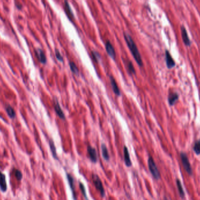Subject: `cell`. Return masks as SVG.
<instances>
[{
  "label": "cell",
  "mask_w": 200,
  "mask_h": 200,
  "mask_svg": "<svg viewBox=\"0 0 200 200\" xmlns=\"http://www.w3.org/2000/svg\"><path fill=\"white\" fill-rule=\"evenodd\" d=\"M194 151L197 154H200V140L195 142L194 145Z\"/></svg>",
  "instance_id": "21"
},
{
  "label": "cell",
  "mask_w": 200,
  "mask_h": 200,
  "mask_svg": "<svg viewBox=\"0 0 200 200\" xmlns=\"http://www.w3.org/2000/svg\"><path fill=\"white\" fill-rule=\"evenodd\" d=\"M124 36L126 41V43L129 49H130L133 58H134L135 60L136 61V63L139 65V66H143L142 59L140 52L139 51V49L136 44L135 43L134 41L133 40L131 36L127 32L124 33Z\"/></svg>",
  "instance_id": "1"
},
{
  "label": "cell",
  "mask_w": 200,
  "mask_h": 200,
  "mask_svg": "<svg viewBox=\"0 0 200 200\" xmlns=\"http://www.w3.org/2000/svg\"><path fill=\"white\" fill-rule=\"evenodd\" d=\"M53 106H54L55 110L58 115V116L62 119H65V115L63 112V110L61 109L59 103V101L56 98H54L53 99Z\"/></svg>",
  "instance_id": "6"
},
{
  "label": "cell",
  "mask_w": 200,
  "mask_h": 200,
  "mask_svg": "<svg viewBox=\"0 0 200 200\" xmlns=\"http://www.w3.org/2000/svg\"><path fill=\"white\" fill-rule=\"evenodd\" d=\"M124 161L126 166L127 167H130L132 166V162H131V160L130 158V155H129L128 149L126 146H124Z\"/></svg>",
  "instance_id": "15"
},
{
  "label": "cell",
  "mask_w": 200,
  "mask_h": 200,
  "mask_svg": "<svg viewBox=\"0 0 200 200\" xmlns=\"http://www.w3.org/2000/svg\"><path fill=\"white\" fill-rule=\"evenodd\" d=\"M92 179L93 183H94L97 190L99 191L102 197H104L105 196V190L104 189L100 177L96 174H92Z\"/></svg>",
  "instance_id": "3"
},
{
  "label": "cell",
  "mask_w": 200,
  "mask_h": 200,
  "mask_svg": "<svg viewBox=\"0 0 200 200\" xmlns=\"http://www.w3.org/2000/svg\"><path fill=\"white\" fill-rule=\"evenodd\" d=\"M14 174H15V176L16 177V178H17L18 180L19 181H21L22 178V172L18 170H14Z\"/></svg>",
  "instance_id": "25"
},
{
  "label": "cell",
  "mask_w": 200,
  "mask_h": 200,
  "mask_svg": "<svg viewBox=\"0 0 200 200\" xmlns=\"http://www.w3.org/2000/svg\"><path fill=\"white\" fill-rule=\"evenodd\" d=\"M6 111L8 114V116L13 119V118H14L15 117V110H14V109H13L11 106L10 105H7L6 106Z\"/></svg>",
  "instance_id": "18"
},
{
  "label": "cell",
  "mask_w": 200,
  "mask_h": 200,
  "mask_svg": "<svg viewBox=\"0 0 200 200\" xmlns=\"http://www.w3.org/2000/svg\"><path fill=\"white\" fill-rule=\"evenodd\" d=\"M179 98V95L177 93H170L168 96V102L170 106H173L178 100Z\"/></svg>",
  "instance_id": "14"
},
{
  "label": "cell",
  "mask_w": 200,
  "mask_h": 200,
  "mask_svg": "<svg viewBox=\"0 0 200 200\" xmlns=\"http://www.w3.org/2000/svg\"><path fill=\"white\" fill-rule=\"evenodd\" d=\"M55 54H56V58L58 59V61H59L60 62H63V58L62 55H61V54H60L59 51L58 49H56Z\"/></svg>",
  "instance_id": "27"
},
{
  "label": "cell",
  "mask_w": 200,
  "mask_h": 200,
  "mask_svg": "<svg viewBox=\"0 0 200 200\" xmlns=\"http://www.w3.org/2000/svg\"><path fill=\"white\" fill-rule=\"evenodd\" d=\"M180 157H181V162L183 165V167L185 169V170L188 172V174L190 176L192 175L193 172H192V168H191V164L190 163V162L189 160V158L187 156V155L184 153H181L180 154Z\"/></svg>",
  "instance_id": "4"
},
{
  "label": "cell",
  "mask_w": 200,
  "mask_h": 200,
  "mask_svg": "<svg viewBox=\"0 0 200 200\" xmlns=\"http://www.w3.org/2000/svg\"><path fill=\"white\" fill-rule=\"evenodd\" d=\"M165 55H166V63L167 67L168 69H172L173 68H174L176 65V62L175 60L173 59L172 58L171 54H170V52L169 51L166 50L165 52Z\"/></svg>",
  "instance_id": "7"
},
{
  "label": "cell",
  "mask_w": 200,
  "mask_h": 200,
  "mask_svg": "<svg viewBox=\"0 0 200 200\" xmlns=\"http://www.w3.org/2000/svg\"><path fill=\"white\" fill-rule=\"evenodd\" d=\"M127 66H128V70H129V71L130 72H131L132 73H135V68H134V66H133V65H132V62L130 61H128V62Z\"/></svg>",
  "instance_id": "24"
},
{
  "label": "cell",
  "mask_w": 200,
  "mask_h": 200,
  "mask_svg": "<svg viewBox=\"0 0 200 200\" xmlns=\"http://www.w3.org/2000/svg\"><path fill=\"white\" fill-rule=\"evenodd\" d=\"M105 49L106 51V52L108 54V55L113 59H115L116 58V53L115 49L111 43L110 41H107L105 43Z\"/></svg>",
  "instance_id": "8"
},
{
  "label": "cell",
  "mask_w": 200,
  "mask_h": 200,
  "mask_svg": "<svg viewBox=\"0 0 200 200\" xmlns=\"http://www.w3.org/2000/svg\"><path fill=\"white\" fill-rule=\"evenodd\" d=\"M181 33L182 39H183L184 44L187 46H190L191 45V42L190 39L189 38V36L188 35L187 32L185 28L183 25H182L181 26Z\"/></svg>",
  "instance_id": "5"
},
{
  "label": "cell",
  "mask_w": 200,
  "mask_h": 200,
  "mask_svg": "<svg viewBox=\"0 0 200 200\" xmlns=\"http://www.w3.org/2000/svg\"><path fill=\"white\" fill-rule=\"evenodd\" d=\"M64 4H65V7H66V9L67 10V11H68V14H69L72 17H74V15H73V13L71 9V7L69 5V3L68 2V1H65L64 2Z\"/></svg>",
  "instance_id": "23"
},
{
  "label": "cell",
  "mask_w": 200,
  "mask_h": 200,
  "mask_svg": "<svg viewBox=\"0 0 200 200\" xmlns=\"http://www.w3.org/2000/svg\"><path fill=\"white\" fill-rule=\"evenodd\" d=\"M0 189L3 192H5L7 190L5 176L1 171H0Z\"/></svg>",
  "instance_id": "11"
},
{
  "label": "cell",
  "mask_w": 200,
  "mask_h": 200,
  "mask_svg": "<svg viewBox=\"0 0 200 200\" xmlns=\"http://www.w3.org/2000/svg\"><path fill=\"white\" fill-rule=\"evenodd\" d=\"M101 150H102V154L103 158L105 160L108 161L110 160V155H109L108 149L104 144H101Z\"/></svg>",
  "instance_id": "17"
},
{
  "label": "cell",
  "mask_w": 200,
  "mask_h": 200,
  "mask_svg": "<svg viewBox=\"0 0 200 200\" xmlns=\"http://www.w3.org/2000/svg\"><path fill=\"white\" fill-rule=\"evenodd\" d=\"M35 53H36V56H37V57L40 62L43 64L46 63V61H47L46 57L45 56L44 52L42 49H37L35 51Z\"/></svg>",
  "instance_id": "12"
},
{
  "label": "cell",
  "mask_w": 200,
  "mask_h": 200,
  "mask_svg": "<svg viewBox=\"0 0 200 200\" xmlns=\"http://www.w3.org/2000/svg\"><path fill=\"white\" fill-rule=\"evenodd\" d=\"M79 185H80V190L82 191V194H83V196L84 197V198H86V200H88V198L87 196V194H86V189H85V187L84 185H83V183L82 182H80L79 183Z\"/></svg>",
  "instance_id": "22"
},
{
  "label": "cell",
  "mask_w": 200,
  "mask_h": 200,
  "mask_svg": "<svg viewBox=\"0 0 200 200\" xmlns=\"http://www.w3.org/2000/svg\"><path fill=\"white\" fill-rule=\"evenodd\" d=\"M87 151H88V153L91 160L93 163H96L97 162L98 158H97V154L96 149L94 148H93L91 145H88Z\"/></svg>",
  "instance_id": "9"
},
{
  "label": "cell",
  "mask_w": 200,
  "mask_h": 200,
  "mask_svg": "<svg viewBox=\"0 0 200 200\" xmlns=\"http://www.w3.org/2000/svg\"><path fill=\"white\" fill-rule=\"evenodd\" d=\"M110 82H111V86H112L113 92H114V93L116 96H120L121 95V92H120V90L117 85V84L115 81V79L114 78L113 76H110Z\"/></svg>",
  "instance_id": "13"
},
{
  "label": "cell",
  "mask_w": 200,
  "mask_h": 200,
  "mask_svg": "<svg viewBox=\"0 0 200 200\" xmlns=\"http://www.w3.org/2000/svg\"><path fill=\"white\" fill-rule=\"evenodd\" d=\"M67 178H68L70 187L72 190V193H73V197L74 200H76V194H75V187H74V180L73 177V176L70 174H67Z\"/></svg>",
  "instance_id": "10"
},
{
  "label": "cell",
  "mask_w": 200,
  "mask_h": 200,
  "mask_svg": "<svg viewBox=\"0 0 200 200\" xmlns=\"http://www.w3.org/2000/svg\"><path fill=\"white\" fill-rule=\"evenodd\" d=\"M49 144L50 150L52 152L53 158L56 160H58V154L56 153V147H55L54 142H53V141L52 140L50 139V140H49Z\"/></svg>",
  "instance_id": "16"
},
{
  "label": "cell",
  "mask_w": 200,
  "mask_h": 200,
  "mask_svg": "<svg viewBox=\"0 0 200 200\" xmlns=\"http://www.w3.org/2000/svg\"><path fill=\"white\" fill-rule=\"evenodd\" d=\"M92 56L93 57V58H94V61L96 62H98V60L101 58L100 57V55L98 54V53L96 51H92Z\"/></svg>",
  "instance_id": "26"
},
{
  "label": "cell",
  "mask_w": 200,
  "mask_h": 200,
  "mask_svg": "<svg viewBox=\"0 0 200 200\" xmlns=\"http://www.w3.org/2000/svg\"><path fill=\"white\" fill-rule=\"evenodd\" d=\"M176 184H177V189L179 190V192L180 194V196L181 198H184V195H185V194H184V191L183 190V186H182V184L180 182V181L179 180V179H177L176 180Z\"/></svg>",
  "instance_id": "19"
},
{
  "label": "cell",
  "mask_w": 200,
  "mask_h": 200,
  "mask_svg": "<svg viewBox=\"0 0 200 200\" xmlns=\"http://www.w3.org/2000/svg\"><path fill=\"white\" fill-rule=\"evenodd\" d=\"M165 200H167V199H165Z\"/></svg>",
  "instance_id": "28"
},
{
  "label": "cell",
  "mask_w": 200,
  "mask_h": 200,
  "mask_svg": "<svg viewBox=\"0 0 200 200\" xmlns=\"http://www.w3.org/2000/svg\"><path fill=\"white\" fill-rule=\"evenodd\" d=\"M69 66H70V68L72 72L73 73H74L76 75H78L79 71H78L77 66L75 64V63H74L73 62H70Z\"/></svg>",
  "instance_id": "20"
},
{
  "label": "cell",
  "mask_w": 200,
  "mask_h": 200,
  "mask_svg": "<svg viewBox=\"0 0 200 200\" xmlns=\"http://www.w3.org/2000/svg\"><path fill=\"white\" fill-rule=\"evenodd\" d=\"M148 166L151 174H152L153 177L155 179L159 180L160 178H161V173H160L155 163L154 160L152 157H150L148 159Z\"/></svg>",
  "instance_id": "2"
}]
</instances>
